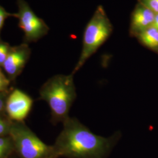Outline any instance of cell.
I'll return each instance as SVG.
<instances>
[{"instance_id":"cell-3","label":"cell","mask_w":158,"mask_h":158,"mask_svg":"<svg viewBox=\"0 0 158 158\" xmlns=\"http://www.w3.org/2000/svg\"><path fill=\"white\" fill-rule=\"evenodd\" d=\"M112 32V24L104 9L102 6H98L85 29L82 51L72 74L77 72L96 53L108 39Z\"/></svg>"},{"instance_id":"cell-17","label":"cell","mask_w":158,"mask_h":158,"mask_svg":"<svg viewBox=\"0 0 158 158\" xmlns=\"http://www.w3.org/2000/svg\"><path fill=\"white\" fill-rule=\"evenodd\" d=\"M152 26L158 30V14H156V15H155V20H154Z\"/></svg>"},{"instance_id":"cell-4","label":"cell","mask_w":158,"mask_h":158,"mask_svg":"<svg viewBox=\"0 0 158 158\" xmlns=\"http://www.w3.org/2000/svg\"><path fill=\"white\" fill-rule=\"evenodd\" d=\"M8 133L22 158H52V147L46 145L25 125H11Z\"/></svg>"},{"instance_id":"cell-5","label":"cell","mask_w":158,"mask_h":158,"mask_svg":"<svg viewBox=\"0 0 158 158\" xmlns=\"http://www.w3.org/2000/svg\"><path fill=\"white\" fill-rule=\"evenodd\" d=\"M18 11L15 17L18 19L19 27L25 34L27 42H35L46 35L49 27L44 21L36 15L24 0H17Z\"/></svg>"},{"instance_id":"cell-16","label":"cell","mask_w":158,"mask_h":158,"mask_svg":"<svg viewBox=\"0 0 158 158\" xmlns=\"http://www.w3.org/2000/svg\"><path fill=\"white\" fill-rule=\"evenodd\" d=\"M6 102L4 97V93L0 96V113L3 110L6 106Z\"/></svg>"},{"instance_id":"cell-10","label":"cell","mask_w":158,"mask_h":158,"mask_svg":"<svg viewBox=\"0 0 158 158\" xmlns=\"http://www.w3.org/2000/svg\"><path fill=\"white\" fill-rule=\"evenodd\" d=\"M10 45L0 40V66H2L11 49Z\"/></svg>"},{"instance_id":"cell-6","label":"cell","mask_w":158,"mask_h":158,"mask_svg":"<svg viewBox=\"0 0 158 158\" xmlns=\"http://www.w3.org/2000/svg\"><path fill=\"white\" fill-rule=\"evenodd\" d=\"M33 104L32 98L22 91H13L6 100V113L10 118L21 122L26 118Z\"/></svg>"},{"instance_id":"cell-14","label":"cell","mask_w":158,"mask_h":158,"mask_svg":"<svg viewBox=\"0 0 158 158\" xmlns=\"http://www.w3.org/2000/svg\"><path fill=\"white\" fill-rule=\"evenodd\" d=\"M10 85V80L0 70V93L4 92Z\"/></svg>"},{"instance_id":"cell-13","label":"cell","mask_w":158,"mask_h":158,"mask_svg":"<svg viewBox=\"0 0 158 158\" xmlns=\"http://www.w3.org/2000/svg\"><path fill=\"white\" fill-rule=\"evenodd\" d=\"M15 17V14H11L6 11V10L0 5V33L1 29L4 26V23L6 21V19L9 17Z\"/></svg>"},{"instance_id":"cell-7","label":"cell","mask_w":158,"mask_h":158,"mask_svg":"<svg viewBox=\"0 0 158 158\" xmlns=\"http://www.w3.org/2000/svg\"><path fill=\"white\" fill-rule=\"evenodd\" d=\"M30 49L26 44L11 47L2 67L10 79L14 80L23 71L30 55Z\"/></svg>"},{"instance_id":"cell-15","label":"cell","mask_w":158,"mask_h":158,"mask_svg":"<svg viewBox=\"0 0 158 158\" xmlns=\"http://www.w3.org/2000/svg\"><path fill=\"white\" fill-rule=\"evenodd\" d=\"M10 126L6 124V122L0 118V136L3 135L7 132H9Z\"/></svg>"},{"instance_id":"cell-18","label":"cell","mask_w":158,"mask_h":158,"mask_svg":"<svg viewBox=\"0 0 158 158\" xmlns=\"http://www.w3.org/2000/svg\"><path fill=\"white\" fill-rule=\"evenodd\" d=\"M1 158V156H0V158Z\"/></svg>"},{"instance_id":"cell-8","label":"cell","mask_w":158,"mask_h":158,"mask_svg":"<svg viewBox=\"0 0 158 158\" xmlns=\"http://www.w3.org/2000/svg\"><path fill=\"white\" fill-rule=\"evenodd\" d=\"M156 14L145 6L138 2L132 14L130 34L136 37L143 31L152 27Z\"/></svg>"},{"instance_id":"cell-9","label":"cell","mask_w":158,"mask_h":158,"mask_svg":"<svg viewBox=\"0 0 158 158\" xmlns=\"http://www.w3.org/2000/svg\"><path fill=\"white\" fill-rule=\"evenodd\" d=\"M136 38L142 45L158 53V30L153 26L139 34Z\"/></svg>"},{"instance_id":"cell-2","label":"cell","mask_w":158,"mask_h":158,"mask_svg":"<svg viewBox=\"0 0 158 158\" xmlns=\"http://www.w3.org/2000/svg\"><path fill=\"white\" fill-rule=\"evenodd\" d=\"M73 74H58L46 81L40 90V97L49 105L53 123H64L76 98Z\"/></svg>"},{"instance_id":"cell-1","label":"cell","mask_w":158,"mask_h":158,"mask_svg":"<svg viewBox=\"0 0 158 158\" xmlns=\"http://www.w3.org/2000/svg\"><path fill=\"white\" fill-rule=\"evenodd\" d=\"M63 124L52 147V158H106L120 136L119 132L110 138L97 135L76 118L69 117Z\"/></svg>"},{"instance_id":"cell-11","label":"cell","mask_w":158,"mask_h":158,"mask_svg":"<svg viewBox=\"0 0 158 158\" xmlns=\"http://www.w3.org/2000/svg\"><path fill=\"white\" fill-rule=\"evenodd\" d=\"M138 2L150 9L155 14H158V0H138Z\"/></svg>"},{"instance_id":"cell-12","label":"cell","mask_w":158,"mask_h":158,"mask_svg":"<svg viewBox=\"0 0 158 158\" xmlns=\"http://www.w3.org/2000/svg\"><path fill=\"white\" fill-rule=\"evenodd\" d=\"M10 146L11 143L8 138L0 136V156L1 158L9 151Z\"/></svg>"}]
</instances>
